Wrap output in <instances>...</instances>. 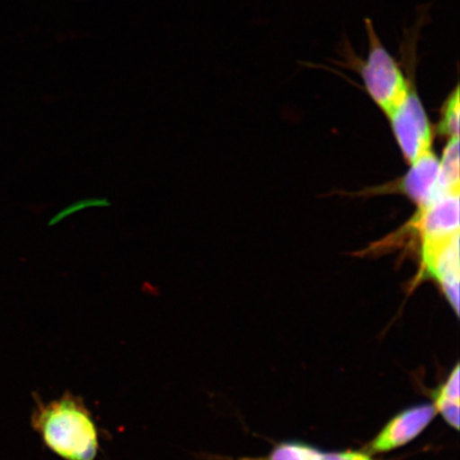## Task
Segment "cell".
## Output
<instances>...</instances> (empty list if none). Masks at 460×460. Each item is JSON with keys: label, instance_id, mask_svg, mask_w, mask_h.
<instances>
[{"label": "cell", "instance_id": "6da1fadb", "mask_svg": "<svg viewBox=\"0 0 460 460\" xmlns=\"http://www.w3.org/2000/svg\"><path fill=\"white\" fill-rule=\"evenodd\" d=\"M367 40V56L360 59L355 55L349 43L344 44V58L353 67L358 68L367 93L379 108L390 117L398 108L410 91L413 82L411 78L417 62V46L421 33V17L416 24L404 32L401 50L402 60L410 68V76L402 73L401 65L391 55L382 42L370 19L365 20Z\"/></svg>", "mask_w": 460, "mask_h": 460}, {"label": "cell", "instance_id": "7a4b0ae2", "mask_svg": "<svg viewBox=\"0 0 460 460\" xmlns=\"http://www.w3.org/2000/svg\"><path fill=\"white\" fill-rule=\"evenodd\" d=\"M31 423L56 456L65 460H95L99 431L84 402L65 394L49 404H39Z\"/></svg>", "mask_w": 460, "mask_h": 460}, {"label": "cell", "instance_id": "3957f363", "mask_svg": "<svg viewBox=\"0 0 460 460\" xmlns=\"http://www.w3.org/2000/svg\"><path fill=\"white\" fill-rule=\"evenodd\" d=\"M396 140L408 163L431 152V130L413 82L401 105L389 117Z\"/></svg>", "mask_w": 460, "mask_h": 460}, {"label": "cell", "instance_id": "277c9868", "mask_svg": "<svg viewBox=\"0 0 460 460\" xmlns=\"http://www.w3.org/2000/svg\"><path fill=\"white\" fill-rule=\"evenodd\" d=\"M421 238V252L447 243L459 234V191L441 194L418 214L411 223Z\"/></svg>", "mask_w": 460, "mask_h": 460}, {"label": "cell", "instance_id": "5b68a950", "mask_svg": "<svg viewBox=\"0 0 460 460\" xmlns=\"http://www.w3.org/2000/svg\"><path fill=\"white\" fill-rule=\"evenodd\" d=\"M436 413V408L430 402L407 408L385 425L381 433L367 446V453H386L405 446L429 427Z\"/></svg>", "mask_w": 460, "mask_h": 460}, {"label": "cell", "instance_id": "8992f818", "mask_svg": "<svg viewBox=\"0 0 460 460\" xmlns=\"http://www.w3.org/2000/svg\"><path fill=\"white\" fill-rule=\"evenodd\" d=\"M423 274L439 284L456 315L459 314V234L435 249L421 252Z\"/></svg>", "mask_w": 460, "mask_h": 460}, {"label": "cell", "instance_id": "52a82bcc", "mask_svg": "<svg viewBox=\"0 0 460 460\" xmlns=\"http://www.w3.org/2000/svg\"><path fill=\"white\" fill-rule=\"evenodd\" d=\"M411 168L401 181L388 187L391 191L404 193L415 201L419 209L424 208L441 194L446 193L439 183L440 164L433 153L413 161Z\"/></svg>", "mask_w": 460, "mask_h": 460}, {"label": "cell", "instance_id": "ba28073f", "mask_svg": "<svg viewBox=\"0 0 460 460\" xmlns=\"http://www.w3.org/2000/svg\"><path fill=\"white\" fill-rule=\"evenodd\" d=\"M459 365L457 364L447 381L433 394L434 406L446 422L453 429H459Z\"/></svg>", "mask_w": 460, "mask_h": 460}, {"label": "cell", "instance_id": "9c48e42d", "mask_svg": "<svg viewBox=\"0 0 460 460\" xmlns=\"http://www.w3.org/2000/svg\"><path fill=\"white\" fill-rule=\"evenodd\" d=\"M439 170V183L445 192L459 191V137L448 141Z\"/></svg>", "mask_w": 460, "mask_h": 460}, {"label": "cell", "instance_id": "30bf717a", "mask_svg": "<svg viewBox=\"0 0 460 460\" xmlns=\"http://www.w3.org/2000/svg\"><path fill=\"white\" fill-rule=\"evenodd\" d=\"M325 453L300 441L281 442L268 456L244 460H324Z\"/></svg>", "mask_w": 460, "mask_h": 460}, {"label": "cell", "instance_id": "8fae6325", "mask_svg": "<svg viewBox=\"0 0 460 460\" xmlns=\"http://www.w3.org/2000/svg\"><path fill=\"white\" fill-rule=\"evenodd\" d=\"M459 86L457 85L445 102L438 128L440 134L450 137V139L459 137Z\"/></svg>", "mask_w": 460, "mask_h": 460}, {"label": "cell", "instance_id": "7c38bea8", "mask_svg": "<svg viewBox=\"0 0 460 460\" xmlns=\"http://www.w3.org/2000/svg\"><path fill=\"white\" fill-rule=\"evenodd\" d=\"M111 201H109L107 199H86L83 200L76 201V203H74L72 205H68L66 207L65 209H62L60 212H58V214L51 218V220L49 223V226H56L57 223H59L62 220H65V218L71 217L74 214H76L78 211H82L88 208H93V207H99V208H102V207H111Z\"/></svg>", "mask_w": 460, "mask_h": 460}, {"label": "cell", "instance_id": "4fadbf2b", "mask_svg": "<svg viewBox=\"0 0 460 460\" xmlns=\"http://www.w3.org/2000/svg\"><path fill=\"white\" fill-rule=\"evenodd\" d=\"M324 460H374L367 452L344 451L325 453Z\"/></svg>", "mask_w": 460, "mask_h": 460}]
</instances>
